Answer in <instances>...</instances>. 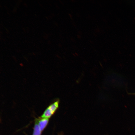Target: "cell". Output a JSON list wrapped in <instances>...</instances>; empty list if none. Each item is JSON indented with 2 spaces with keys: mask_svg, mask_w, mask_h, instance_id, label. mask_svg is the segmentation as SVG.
Wrapping results in <instances>:
<instances>
[{
  "mask_svg": "<svg viewBox=\"0 0 135 135\" xmlns=\"http://www.w3.org/2000/svg\"><path fill=\"white\" fill-rule=\"evenodd\" d=\"M38 120H36L33 135H40L41 131L38 124Z\"/></svg>",
  "mask_w": 135,
  "mask_h": 135,
  "instance_id": "obj_2",
  "label": "cell"
},
{
  "mask_svg": "<svg viewBox=\"0 0 135 135\" xmlns=\"http://www.w3.org/2000/svg\"><path fill=\"white\" fill-rule=\"evenodd\" d=\"M48 118H43L38 120V125L41 131L45 128L48 124Z\"/></svg>",
  "mask_w": 135,
  "mask_h": 135,
  "instance_id": "obj_1",
  "label": "cell"
},
{
  "mask_svg": "<svg viewBox=\"0 0 135 135\" xmlns=\"http://www.w3.org/2000/svg\"><path fill=\"white\" fill-rule=\"evenodd\" d=\"M59 101L57 100L50 105L48 107L54 114L58 107Z\"/></svg>",
  "mask_w": 135,
  "mask_h": 135,
  "instance_id": "obj_4",
  "label": "cell"
},
{
  "mask_svg": "<svg viewBox=\"0 0 135 135\" xmlns=\"http://www.w3.org/2000/svg\"><path fill=\"white\" fill-rule=\"evenodd\" d=\"M133 94H135V93H134Z\"/></svg>",
  "mask_w": 135,
  "mask_h": 135,
  "instance_id": "obj_5",
  "label": "cell"
},
{
  "mask_svg": "<svg viewBox=\"0 0 135 135\" xmlns=\"http://www.w3.org/2000/svg\"><path fill=\"white\" fill-rule=\"evenodd\" d=\"M53 113L48 107L44 112L41 116L43 118H50Z\"/></svg>",
  "mask_w": 135,
  "mask_h": 135,
  "instance_id": "obj_3",
  "label": "cell"
}]
</instances>
